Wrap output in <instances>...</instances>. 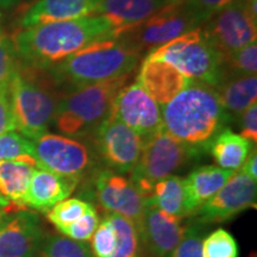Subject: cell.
I'll list each match as a JSON object with an SVG mask.
<instances>
[{
	"label": "cell",
	"mask_w": 257,
	"mask_h": 257,
	"mask_svg": "<svg viewBox=\"0 0 257 257\" xmlns=\"http://www.w3.org/2000/svg\"><path fill=\"white\" fill-rule=\"evenodd\" d=\"M225 73L240 75H256L257 70V46L256 42L233 50L224 55Z\"/></svg>",
	"instance_id": "cell-30"
},
{
	"label": "cell",
	"mask_w": 257,
	"mask_h": 257,
	"mask_svg": "<svg viewBox=\"0 0 257 257\" xmlns=\"http://www.w3.org/2000/svg\"><path fill=\"white\" fill-rule=\"evenodd\" d=\"M35 257H94L87 242H79L67 236H44Z\"/></svg>",
	"instance_id": "cell-26"
},
{
	"label": "cell",
	"mask_w": 257,
	"mask_h": 257,
	"mask_svg": "<svg viewBox=\"0 0 257 257\" xmlns=\"http://www.w3.org/2000/svg\"><path fill=\"white\" fill-rule=\"evenodd\" d=\"M251 142L232 133L230 128H223L208 143L210 152L220 168L238 170L251 152Z\"/></svg>",
	"instance_id": "cell-23"
},
{
	"label": "cell",
	"mask_w": 257,
	"mask_h": 257,
	"mask_svg": "<svg viewBox=\"0 0 257 257\" xmlns=\"http://www.w3.org/2000/svg\"><path fill=\"white\" fill-rule=\"evenodd\" d=\"M214 89L227 114L239 117L256 102L257 76L225 73Z\"/></svg>",
	"instance_id": "cell-21"
},
{
	"label": "cell",
	"mask_w": 257,
	"mask_h": 257,
	"mask_svg": "<svg viewBox=\"0 0 257 257\" xmlns=\"http://www.w3.org/2000/svg\"><path fill=\"white\" fill-rule=\"evenodd\" d=\"M240 136L248 140L249 142L256 144L257 142V105L256 102L249 106L239 115Z\"/></svg>",
	"instance_id": "cell-35"
},
{
	"label": "cell",
	"mask_w": 257,
	"mask_h": 257,
	"mask_svg": "<svg viewBox=\"0 0 257 257\" xmlns=\"http://www.w3.org/2000/svg\"><path fill=\"white\" fill-rule=\"evenodd\" d=\"M184 218L172 216L147 202L138 224L141 248L148 257H166L176 248L184 236Z\"/></svg>",
	"instance_id": "cell-15"
},
{
	"label": "cell",
	"mask_w": 257,
	"mask_h": 257,
	"mask_svg": "<svg viewBox=\"0 0 257 257\" xmlns=\"http://www.w3.org/2000/svg\"><path fill=\"white\" fill-rule=\"evenodd\" d=\"M163 128L188 146H208L231 117L224 110L214 87L192 81L161 107Z\"/></svg>",
	"instance_id": "cell-2"
},
{
	"label": "cell",
	"mask_w": 257,
	"mask_h": 257,
	"mask_svg": "<svg viewBox=\"0 0 257 257\" xmlns=\"http://www.w3.org/2000/svg\"><path fill=\"white\" fill-rule=\"evenodd\" d=\"M257 152L256 149H253L252 152L246 157L245 162L243 163V166L240 167V170L245 173L246 175H249L250 178L253 180H257Z\"/></svg>",
	"instance_id": "cell-38"
},
{
	"label": "cell",
	"mask_w": 257,
	"mask_h": 257,
	"mask_svg": "<svg viewBox=\"0 0 257 257\" xmlns=\"http://www.w3.org/2000/svg\"><path fill=\"white\" fill-rule=\"evenodd\" d=\"M14 43L0 25V93L9 92V86L18 69Z\"/></svg>",
	"instance_id": "cell-31"
},
{
	"label": "cell",
	"mask_w": 257,
	"mask_h": 257,
	"mask_svg": "<svg viewBox=\"0 0 257 257\" xmlns=\"http://www.w3.org/2000/svg\"><path fill=\"white\" fill-rule=\"evenodd\" d=\"M102 0H36L19 18L21 29L95 15Z\"/></svg>",
	"instance_id": "cell-18"
},
{
	"label": "cell",
	"mask_w": 257,
	"mask_h": 257,
	"mask_svg": "<svg viewBox=\"0 0 257 257\" xmlns=\"http://www.w3.org/2000/svg\"><path fill=\"white\" fill-rule=\"evenodd\" d=\"M9 131H16L14 114L9 95L6 93H0V135Z\"/></svg>",
	"instance_id": "cell-37"
},
{
	"label": "cell",
	"mask_w": 257,
	"mask_h": 257,
	"mask_svg": "<svg viewBox=\"0 0 257 257\" xmlns=\"http://www.w3.org/2000/svg\"><path fill=\"white\" fill-rule=\"evenodd\" d=\"M205 21L185 0L169 3L140 23L118 28L114 38L140 51L153 50L186 32L200 28Z\"/></svg>",
	"instance_id": "cell-7"
},
{
	"label": "cell",
	"mask_w": 257,
	"mask_h": 257,
	"mask_svg": "<svg viewBox=\"0 0 257 257\" xmlns=\"http://www.w3.org/2000/svg\"><path fill=\"white\" fill-rule=\"evenodd\" d=\"M32 143L38 168L64 178L85 181L102 167L93 148L79 138L47 133Z\"/></svg>",
	"instance_id": "cell-9"
},
{
	"label": "cell",
	"mask_w": 257,
	"mask_h": 257,
	"mask_svg": "<svg viewBox=\"0 0 257 257\" xmlns=\"http://www.w3.org/2000/svg\"><path fill=\"white\" fill-rule=\"evenodd\" d=\"M148 56L165 61L187 79L212 87L225 74L224 57L210 43L201 27L150 50Z\"/></svg>",
	"instance_id": "cell-5"
},
{
	"label": "cell",
	"mask_w": 257,
	"mask_h": 257,
	"mask_svg": "<svg viewBox=\"0 0 257 257\" xmlns=\"http://www.w3.org/2000/svg\"><path fill=\"white\" fill-rule=\"evenodd\" d=\"M43 238L36 213L28 210L16 212L0 229V257H35Z\"/></svg>",
	"instance_id": "cell-16"
},
{
	"label": "cell",
	"mask_w": 257,
	"mask_h": 257,
	"mask_svg": "<svg viewBox=\"0 0 257 257\" xmlns=\"http://www.w3.org/2000/svg\"><path fill=\"white\" fill-rule=\"evenodd\" d=\"M21 0H0V9L14 8Z\"/></svg>",
	"instance_id": "cell-40"
},
{
	"label": "cell",
	"mask_w": 257,
	"mask_h": 257,
	"mask_svg": "<svg viewBox=\"0 0 257 257\" xmlns=\"http://www.w3.org/2000/svg\"><path fill=\"white\" fill-rule=\"evenodd\" d=\"M234 172L236 170H227L217 166H201L182 179L188 216H193L201 205L213 197Z\"/></svg>",
	"instance_id": "cell-20"
},
{
	"label": "cell",
	"mask_w": 257,
	"mask_h": 257,
	"mask_svg": "<svg viewBox=\"0 0 257 257\" xmlns=\"http://www.w3.org/2000/svg\"><path fill=\"white\" fill-rule=\"evenodd\" d=\"M0 161H18L38 168L32 141L15 131L0 135Z\"/></svg>",
	"instance_id": "cell-27"
},
{
	"label": "cell",
	"mask_w": 257,
	"mask_h": 257,
	"mask_svg": "<svg viewBox=\"0 0 257 257\" xmlns=\"http://www.w3.org/2000/svg\"><path fill=\"white\" fill-rule=\"evenodd\" d=\"M192 80L165 61L147 56L141 66L137 82L161 107L178 95Z\"/></svg>",
	"instance_id": "cell-17"
},
{
	"label": "cell",
	"mask_w": 257,
	"mask_h": 257,
	"mask_svg": "<svg viewBox=\"0 0 257 257\" xmlns=\"http://www.w3.org/2000/svg\"><path fill=\"white\" fill-rule=\"evenodd\" d=\"M91 137L93 150L104 168L118 174L133 172L144 143L133 128L110 114Z\"/></svg>",
	"instance_id": "cell-10"
},
{
	"label": "cell",
	"mask_w": 257,
	"mask_h": 257,
	"mask_svg": "<svg viewBox=\"0 0 257 257\" xmlns=\"http://www.w3.org/2000/svg\"><path fill=\"white\" fill-rule=\"evenodd\" d=\"M199 153V147L188 146L161 128L144 141L137 165L131 172V181L148 198L160 180L173 175Z\"/></svg>",
	"instance_id": "cell-8"
},
{
	"label": "cell",
	"mask_w": 257,
	"mask_h": 257,
	"mask_svg": "<svg viewBox=\"0 0 257 257\" xmlns=\"http://www.w3.org/2000/svg\"><path fill=\"white\" fill-rule=\"evenodd\" d=\"M204 224L197 223L186 226L185 233L176 248L169 253L168 257H202L201 243Z\"/></svg>",
	"instance_id": "cell-33"
},
{
	"label": "cell",
	"mask_w": 257,
	"mask_h": 257,
	"mask_svg": "<svg viewBox=\"0 0 257 257\" xmlns=\"http://www.w3.org/2000/svg\"><path fill=\"white\" fill-rule=\"evenodd\" d=\"M130 75L70 89L59 98L53 123L63 136L91 137L111 113L118 92Z\"/></svg>",
	"instance_id": "cell-4"
},
{
	"label": "cell",
	"mask_w": 257,
	"mask_h": 257,
	"mask_svg": "<svg viewBox=\"0 0 257 257\" xmlns=\"http://www.w3.org/2000/svg\"><path fill=\"white\" fill-rule=\"evenodd\" d=\"M185 2L206 22L212 15L220 11L233 0H185Z\"/></svg>",
	"instance_id": "cell-36"
},
{
	"label": "cell",
	"mask_w": 257,
	"mask_h": 257,
	"mask_svg": "<svg viewBox=\"0 0 257 257\" xmlns=\"http://www.w3.org/2000/svg\"><path fill=\"white\" fill-rule=\"evenodd\" d=\"M115 230L117 244L112 257H142L141 238L137 225L117 213L105 214Z\"/></svg>",
	"instance_id": "cell-25"
},
{
	"label": "cell",
	"mask_w": 257,
	"mask_h": 257,
	"mask_svg": "<svg viewBox=\"0 0 257 257\" xmlns=\"http://www.w3.org/2000/svg\"><path fill=\"white\" fill-rule=\"evenodd\" d=\"M117 244L113 225L107 217L100 220L91 238V250L94 257H112Z\"/></svg>",
	"instance_id": "cell-32"
},
{
	"label": "cell",
	"mask_w": 257,
	"mask_h": 257,
	"mask_svg": "<svg viewBox=\"0 0 257 257\" xmlns=\"http://www.w3.org/2000/svg\"><path fill=\"white\" fill-rule=\"evenodd\" d=\"M8 95L16 130L31 141L48 133L59 101L49 87L18 66L10 82Z\"/></svg>",
	"instance_id": "cell-6"
},
{
	"label": "cell",
	"mask_w": 257,
	"mask_h": 257,
	"mask_svg": "<svg viewBox=\"0 0 257 257\" xmlns=\"http://www.w3.org/2000/svg\"><path fill=\"white\" fill-rule=\"evenodd\" d=\"M89 180L93 197L105 211L123 216L138 226L146 210L147 199L130 179L100 167Z\"/></svg>",
	"instance_id": "cell-12"
},
{
	"label": "cell",
	"mask_w": 257,
	"mask_h": 257,
	"mask_svg": "<svg viewBox=\"0 0 257 257\" xmlns=\"http://www.w3.org/2000/svg\"><path fill=\"white\" fill-rule=\"evenodd\" d=\"M256 22L246 0H233L212 15L201 29L212 46L224 56L256 42Z\"/></svg>",
	"instance_id": "cell-11"
},
{
	"label": "cell",
	"mask_w": 257,
	"mask_h": 257,
	"mask_svg": "<svg viewBox=\"0 0 257 257\" xmlns=\"http://www.w3.org/2000/svg\"><path fill=\"white\" fill-rule=\"evenodd\" d=\"M110 114L133 128L143 141L154 136L163 127L161 106L137 81L124 86L118 92Z\"/></svg>",
	"instance_id": "cell-14"
},
{
	"label": "cell",
	"mask_w": 257,
	"mask_h": 257,
	"mask_svg": "<svg viewBox=\"0 0 257 257\" xmlns=\"http://www.w3.org/2000/svg\"><path fill=\"white\" fill-rule=\"evenodd\" d=\"M12 214H15V213H11V212L8 211L4 207H0V229L4 226V225L6 224V221L11 218Z\"/></svg>",
	"instance_id": "cell-39"
},
{
	"label": "cell",
	"mask_w": 257,
	"mask_h": 257,
	"mask_svg": "<svg viewBox=\"0 0 257 257\" xmlns=\"http://www.w3.org/2000/svg\"><path fill=\"white\" fill-rule=\"evenodd\" d=\"M174 0H102L95 15H104L117 28L143 22Z\"/></svg>",
	"instance_id": "cell-22"
},
{
	"label": "cell",
	"mask_w": 257,
	"mask_h": 257,
	"mask_svg": "<svg viewBox=\"0 0 257 257\" xmlns=\"http://www.w3.org/2000/svg\"><path fill=\"white\" fill-rule=\"evenodd\" d=\"M142 54L118 38L93 43L76 51L49 73L59 85L75 89L130 75Z\"/></svg>",
	"instance_id": "cell-3"
},
{
	"label": "cell",
	"mask_w": 257,
	"mask_h": 257,
	"mask_svg": "<svg viewBox=\"0 0 257 257\" xmlns=\"http://www.w3.org/2000/svg\"><path fill=\"white\" fill-rule=\"evenodd\" d=\"M91 205L79 198H66L47 212V218L62 233L70 224L82 217Z\"/></svg>",
	"instance_id": "cell-28"
},
{
	"label": "cell",
	"mask_w": 257,
	"mask_h": 257,
	"mask_svg": "<svg viewBox=\"0 0 257 257\" xmlns=\"http://www.w3.org/2000/svg\"><path fill=\"white\" fill-rule=\"evenodd\" d=\"M147 202L172 216L189 217L186 206L185 189L182 178L169 175L154 185Z\"/></svg>",
	"instance_id": "cell-24"
},
{
	"label": "cell",
	"mask_w": 257,
	"mask_h": 257,
	"mask_svg": "<svg viewBox=\"0 0 257 257\" xmlns=\"http://www.w3.org/2000/svg\"><path fill=\"white\" fill-rule=\"evenodd\" d=\"M202 257H238V244L229 231L217 229L202 239Z\"/></svg>",
	"instance_id": "cell-29"
},
{
	"label": "cell",
	"mask_w": 257,
	"mask_h": 257,
	"mask_svg": "<svg viewBox=\"0 0 257 257\" xmlns=\"http://www.w3.org/2000/svg\"><path fill=\"white\" fill-rule=\"evenodd\" d=\"M99 223H100V218H99L98 211L95 210L93 205H91L88 210L86 211V213L82 217H80L78 220L70 224L62 233L74 240L87 242L92 238Z\"/></svg>",
	"instance_id": "cell-34"
},
{
	"label": "cell",
	"mask_w": 257,
	"mask_h": 257,
	"mask_svg": "<svg viewBox=\"0 0 257 257\" xmlns=\"http://www.w3.org/2000/svg\"><path fill=\"white\" fill-rule=\"evenodd\" d=\"M80 182L64 178L43 168H35L25 193L24 204L27 207L47 213L54 205L68 198Z\"/></svg>",
	"instance_id": "cell-19"
},
{
	"label": "cell",
	"mask_w": 257,
	"mask_h": 257,
	"mask_svg": "<svg viewBox=\"0 0 257 257\" xmlns=\"http://www.w3.org/2000/svg\"><path fill=\"white\" fill-rule=\"evenodd\" d=\"M256 180L238 169L193 216L197 223L204 225L226 221L246 208L256 207Z\"/></svg>",
	"instance_id": "cell-13"
},
{
	"label": "cell",
	"mask_w": 257,
	"mask_h": 257,
	"mask_svg": "<svg viewBox=\"0 0 257 257\" xmlns=\"http://www.w3.org/2000/svg\"><path fill=\"white\" fill-rule=\"evenodd\" d=\"M118 28L104 15L21 29L11 38L19 66L49 72L76 51L115 37Z\"/></svg>",
	"instance_id": "cell-1"
}]
</instances>
